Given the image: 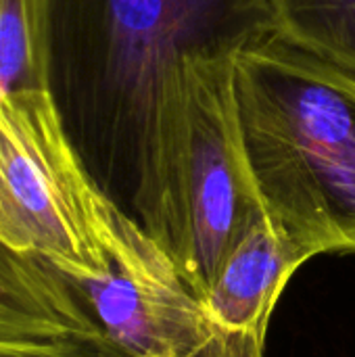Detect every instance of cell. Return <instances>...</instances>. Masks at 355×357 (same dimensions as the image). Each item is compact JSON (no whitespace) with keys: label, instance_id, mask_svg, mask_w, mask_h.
I'll use <instances>...</instances> for the list:
<instances>
[{"label":"cell","instance_id":"6","mask_svg":"<svg viewBox=\"0 0 355 357\" xmlns=\"http://www.w3.org/2000/svg\"><path fill=\"white\" fill-rule=\"evenodd\" d=\"M310 257L257 209L228 255L203 303L230 333L266 347L268 324L291 276Z\"/></svg>","mask_w":355,"mask_h":357},{"label":"cell","instance_id":"1","mask_svg":"<svg viewBox=\"0 0 355 357\" xmlns=\"http://www.w3.org/2000/svg\"><path fill=\"white\" fill-rule=\"evenodd\" d=\"M278 38L270 0H44V90L82 172L184 272L188 67Z\"/></svg>","mask_w":355,"mask_h":357},{"label":"cell","instance_id":"9","mask_svg":"<svg viewBox=\"0 0 355 357\" xmlns=\"http://www.w3.org/2000/svg\"><path fill=\"white\" fill-rule=\"evenodd\" d=\"M42 4L0 0V94L44 90Z\"/></svg>","mask_w":355,"mask_h":357},{"label":"cell","instance_id":"4","mask_svg":"<svg viewBox=\"0 0 355 357\" xmlns=\"http://www.w3.org/2000/svg\"><path fill=\"white\" fill-rule=\"evenodd\" d=\"M107 255L103 276L69 280L119 357H266V347L224 328L169 257L113 207Z\"/></svg>","mask_w":355,"mask_h":357},{"label":"cell","instance_id":"5","mask_svg":"<svg viewBox=\"0 0 355 357\" xmlns=\"http://www.w3.org/2000/svg\"><path fill=\"white\" fill-rule=\"evenodd\" d=\"M232 65L234 59H197L188 67L190 245L182 278L201 299L251 215L264 207L243 151Z\"/></svg>","mask_w":355,"mask_h":357},{"label":"cell","instance_id":"2","mask_svg":"<svg viewBox=\"0 0 355 357\" xmlns=\"http://www.w3.org/2000/svg\"><path fill=\"white\" fill-rule=\"evenodd\" d=\"M245 159L270 222L310 259L355 253V75L274 38L234 56Z\"/></svg>","mask_w":355,"mask_h":357},{"label":"cell","instance_id":"8","mask_svg":"<svg viewBox=\"0 0 355 357\" xmlns=\"http://www.w3.org/2000/svg\"><path fill=\"white\" fill-rule=\"evenodd\" d=\"M276 36L355 75V0H270Z\"/></svg>","mask_w":355,"mask_h":357},{"label":"cell","instance_id":"7","mask_svg":"<svg viewBox=\"0 0 355 357\" xmlns=\"http://www.w3.org/2000/svg\"><path fill=\"white\" fill-rule=\"evenodd\" d=\"M103 333L71 280L0 238V343Z\"/></svg>","mask_w":355,"mask_h":357},{"label":"cell","instance_id":"3","mask_svg":"<svg viewBox=\"0 0 355 357\" xmlns=\"http://www.w3.org/2000/svg\"><path fill=\"white\" fill-rule=\"evenodd\" d=\"M111 205L73 157L44 90L0 94V238L71 280L109 268Z\"/></svg>","mask_w":355,"mask_h":357},{"label":"cell","instance_id":"10","mask_svg":"<svg viewBox=\"0 0 355 357\" xmlns=\"http://www.w3.org/2000/svg\"><path fill=\"white\" fill-rule=\"evenodd\" d=\"M0 357H119V354L105 333H98L40 343H0Z\"/></svg>","mask_w":355,"mask_h":357}]
</instances>
